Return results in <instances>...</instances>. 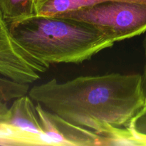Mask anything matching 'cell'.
Masks as SVG:
<instances>
[{"label":"cell","instance_id":"13","mask_svg":"<svg viewBox=\"0 0 146 146\" xmlns=\"http://www.w3.org/2000/svg\"><path fill=\"white\" fill-rule=\"evenodd\" d=\"M144 49H145V64H144L143 73L142 74V80L144 92H145L146 96V35L145 37V40H144Z\"/></svg>","mask_w":146,"mask_h":146},{"label":"cell","instance_id":"14","mask_svg":"<svg viewBox=\"0 0 146 146\" xmlns=\"http://www.w3.org/2000/svg\"><path fill=\"white\" fill-rule=\"evenodd\" d=\"M34 2H35L36 6L37 4H38L39 2H41V1H42V0H34Z\"/></svg>","mask_w":146,"mask_h":146},{"label":"cell","instance_id":"7","mask_svg":"<svg viewBox=\"0 0 146 146\" xmlns=\"http://www.w3.org/2000/svg\"><path fill=\"white\" fill-rule=\"evenodd\" d=\"M0 145L4 146H56L45 133L30 131L0 121Z\"/></svg>","mask_w":146,"mask_h":146},{"label":"cell","instance_id":"5","mask_svg":"<svg viewBox=\"0 0 146 146\" xmlns=\"http://www.w3.org/2000/svg\"><path fill=\"white\" fill-rule=\"evenodd\" d=\"M43 130L56 146H103V137L94 131L71 123L40 104H36Z\"/></svg>","mask_w":146,"mask_h":146},{"label":"cell","instance_id":"2","mask_svg":"<svg viewBox=\"0 0 146 146\" xmlns=\"http://www.w3.org/2000/svg\"><path fill=\"white\" fill-rule=\"evenodd\" d=\"M9 26L21 46L50 65L81 64L115 43L91 24L59 16L36 14Z\"/></svg>","mask_w":146,"mask_h":146},{"label":"cell","instance_id":"4","mask_svg":"<svg viewBox=\"0 0 146 146\" xmlns=\"http://www.w3.org/2000/svg\"><path fill=\"white\" fill-rule=\"evenodd\" d=\"M50 64L41 61L21 46L13 37L0 9V75L21 84L40 78Z\"/></svg>","mask_w":146,"mask_h":146},{"label":"cell","instance_id":"8","mask_svg":"<svg viewBox=\"0 0 146 146\" xmlns=\"http://www.w3.org/2000/svg\"><path fill=\"white\" fill-rule=\"evenodd\" d=\"M108 1H127L146 3V0H42L36 6V8L37 14L56 16Z\"/></svg>","mask_w":146,"mask_h":146},{"label":"cell","instance_id":"9","mask_svg":"<svg viewBox=\"0 0 146 146\" xmlns=\"http://www.w3.org/2000/svg\"><path fill=\"white\" fill-rule=\"evenodd\" d=\"M0 9L9 24L36 14L34 0H0Z\"/></svg>","mask_w":146,"mask_h":146},{"label":"cell","instance_id":"10","mask_svg":"<svg viewBox=\"0 0 146 146\" xmlns=\"http://www.w3.org/2000/svg\"><path fill=\"white\" fill-rule=\"evenodd\" d=\"M29 85L21 84L0 75V101L7 103L27 95Z\"/></svg>","mask_w":146,"mask_h":146},{"label":"cell","instance_id":"6","mask_svg":"<svg viewBox=\"0 0 146 146\" xmlns=\"http://www.w3.org/2000/svg\"><path fill=\"white\" fill-rule=\"evenodd\" d=\"M4 122L36 133H44L32 98L27 94L14 100Z\"/></svg>","mask_w":146,"mask_h":146},{"label":"cell","instance_id":"3","mask_svg":"<svg viewBox=\"0 0 146 146\" xmlns=\"http://www.w3.org/2000/svg\"><path fill=\"white\" fill-rule=\"evenodd\" d=\"M91 24L115 42L146 31V3L108 1L60 14Z\"/></svg>","mask_w":146,"mask_h":146},{"label":"cell","instance_id":"1","mask_svg":"<svg viewBox=\"0 0 146 146\" xmlns=\"http://www.w3.org/2000/svg\"><path fill=\"white\" fill-rule=\"evenodd\" d=\"M28 95L50 112L103 136L126 128L145 102L142 75L111 73L34 86Z\"/></svg>","mask_w":146,"mask_h":146},{"label":"cell","instance_id":"11","mask_svg":"<svg viewBox=\"0 0 146 146\" xmlns=\"http://www.w3.org/2000/svg\"><path fill=\"white\" fill-rule=\"evenodd\" d=\"M140 145L146 146V99L143 108L127 126Z\"/></svg>","mask_w":146,"mask_h":146},{"label":"cell","instance_id":"12","mask_svg":"<svg viewBox=\"0 0 146 146\" xmlns=\"http://www.w3.org/2000/svg\"><path fill=\"white\" fill-rule=\"evenodd\" d=\"M8 113L9 107L7 106V103L0 101V121H3L6 119L8 115Z\"/></svg>","mask_w":146,"mask_h":146}]
</instances>
